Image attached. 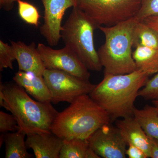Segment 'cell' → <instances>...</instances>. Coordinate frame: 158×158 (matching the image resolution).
<instances>
[{"mask_svg": "<svg viewBox=\"0 0 158 158\" xmlns=\"http://www.w3.org/2000/svg\"><path fill=\"white\" fill-rule=\"evenodd\" d=\"M19 130L17 120L11 114L0 111V132L6 133L16 131Z\"/></svg>", "mask_w": 158, "mask_h": 158, "instance_id": "obj_24", "label": "cell"}, {"mask_svg": "<svg viewBox=\"0 0 158 158\" xmlns=\"http://www.w3.org/2000/svg\"><path fill=\"white\" fill-rule=\"evenodd\" d=\"M134 117L148 136L158 139V112L155 106L146 105L141 110L135 108Z\"/></svg>", "mask_w": 158, "mask_h": 158, "instance_id": "obj_18", "label": "cell"}, {"mask_svg": "<svg viewBox=\"0 0 158 158\" xmlns=\"http://www.w3.org/2000/svg\"><path fill=\"white\" fill-rule=\"evenodd\" d=\"M149 76L140 69L124 74L104 75L89 94L107 113L111 121L132 117L138 92Z\"/></svg>", "mask_w": 158, "mask_h": 158, "instance_id": "obj_1", "label": "cell"}, {"mask_svg": "<svg viewBox=\"0 0 158 158\" xmlns=\"http://www.w3.org/2000/svg\"><path fill=\"white\" fill-rule=\"evenodd\" d=\"M141 45L158 49V32L144 21H138L134 35V47Z\"/></svg>", "mask_w": 158, "mask_h": 158, "instance_id": "obj_19", "label": "cell"}, {"mask_svg": "<svg viewBox=\"0 0 158 158\" xmlns=\"http://www.w3.org/2000/svg\"><path fill=\"white\" fill-rule=\"evenodd\" d=\"M63 140L51 132L27 135L26 144L36 158H59Z\"/></svg>", "mask_w": 158, "mask_h": 158, "instance_id": "obj_12", "label": "cell"}, {"mask_svg": "<svg viewBox=\"0 0 158 158\" xmlns=\"http://www.w3.org/2000/svg\"><path fill=\"white\" fill-rule=\"evenodd\" d=\"M15 60V55L11 45L0 40V71L4 69H13V62Z\"/></svg>", "mask_w": 158, "mask_h": 158, "instance_id": "obj_21", "label": "cell"}, {"mask_svg": "<svg viewBox=\"0 0 158 158\" xmlns=\"http://www.w3.org/2000/svg\"><path fill=\"white\" fill-rule=\"evenodd\" d=\"M44 7V23L40 33L49 45H57L61 38L62 23L65 11L77 6V0H41Z\"/></svg>", "mask_w": 158, "mask_h": 158, "instance_id": "obj_10", "label": "cell"}, {"mask_svg": "<svg viewBox=\"0 0 158 158\" xmlns=\"http://www.w3.org/2000/svg\"><path fill=\"white\" fill-rule=\"evenodd\" d=\"M141 0H77V7L95 23L112 27L135 17Z\"/></svg>", "mask_w": 158, "mask_h": 158, "instance_id": "obj_6", "label": "cell"}, {"mask_svg": "<svg viewBox=\"0 0 158 158\" xmlns=\"http://www.w3.org/2000/svg\"><path fill=\"white\" fill-rule=\"evenodd\" d=\"M152 103L153 104L154 106H155L158 112V99L152 100Z\"/></svg>", "mask_w": 158, "mask_h": 158, "instance_id": "obj_29", "label": "cell"}, {"mask_svg": "<svg viewBox=\"0 0 158 158\" xmlns=\"http://www.w3.org/2000/svg\"><path fill=\"white\" fill-rule=\"evenodd\" d=\"M133 52V58L140 69L149 74L156 73L158 70V49L138 45Z\"/></svg>", "mask_w": 158, "mask_h": 158, "instance_id": "obj_17", "label": "cell"}, {"mask_svg": "<svg viewBox=\"0 0 158 158\" xmlns=\"http://www.w3.org/2000/svg\"><path fill=\"white\" fill-rule=\"evenodd\" d=\"M141 21H144L150 27L154 29L158 32V16L148 18Z\"/></svg>", "mask_w": 158, "mask_h": 158, "instance_id": "obj_28", "label": "cell"}, {"mask_svg": "<svg viewBox=\"0 0 158 158\" xmlns=\"http://www.w3.org/2000/svg\"><path fill=\"white\" fill-rule=\"evenodd\" d=\"M16 0H0V7L7 11H11Z\"/></svg>", "mask_w": 158, "mask_h": 158, "instance_id": "obj_27", "label": "cell"}, {"mask_svg": "<svg viewBox=\"0 0 158 158\" xmlns=\"http://www.w3.org/2000/svg\"><path fill=\"white\" fill-rule=\"evenodd\" d=\"M116 126L127 146L139 148L150 158L149 138L134 116L117 119Z\"/></svg>", "mask_w": 158, "mask_h": 158, "instance_id": "obj_13", "label": "cell"}, {"mask_svg": "<svg viewBox=\"0 0 158 158\" xmlns=\"http://www.w3.org/2000/svg\"><path fill=\"white\" fill-rule=\"evenodd\" d=\"M43 77L50 93L51 102L55 104L61 102L71 103L79 97L89 94L96 85L55 69H46Z\"/></svg>", "mask_w": 158, "mask_h": 158, "instance_id": "obj_7", "label": "cell"}, {"mask_svg": "<svg viewBox=\"0 0 158 158\" xmlns=\"http://www.w3.org/2000/svg\"><path fill=\"white\" fill-rule=\"evenodd\" d=\"M158 16V0H141V7L135 17L143 21L150 17Z\"/></svg>", "mask_w": 158, "mask_h": 158, "instance_id": "obj_22", "label": "cell"}, {"mask_svg": "<svg viewBox=\"0 0 158 158\" xmlns=\"http://www.w3.org/2000/svg\"><path fill=\"white\" fill-rule=\"evenodd\" d=\"M97 28L84 11L75 7L62 26L61 34L65 46L79 57L88 70L100 71L103 66L94 38Z\"/></svg>", "mask_w": 158, "mask_h": 158, "instance_id": "obj_5", "label": "cell"}, {"mask_svg": "<svg viewBox=\"0 0 158 158\" xmlns=\"http://www.w3.org/2000/svg\"><path fill=\"white\" fill-rule=\"evenodd\" d=\"M37 49L46 69L62 71L86 81H89L90 73L81 60L70 48L65 46L54 49L42 43Z\"/></svg>", "mask_w": 158, "mask_h": 158, "instance_id": "obj_8", "label": "cell"}, {"mask_svg": "<svg viewBox=\"0 0 158 158\" xmlns=\"http://www.w3.org/2000/svg\"><path fill=\"white\" fill-rule=\"evenodd\" d=\"M148 138L150 147V158H158V139L150 137Z\"/></svg>", "mask_w": 158, "mask_h": 158, "instance_id": "obj_26", "label": "cell"}, {"mask_svg": "<svg viewBox=\"0 0 158 158\" xmlns=\"http://www.w3.org/2000/svg\"><path fill=\"white\" fill-rule=\"evenodd\" d=\"M111 122L107 113L89 94H84L58 113L51 131L63 140L87 139L97 130Z\"/></svg>", "mask_w": 158, "mask_h": 158, "instance_id": "obj_3", "label": "cell"}, {"mask_svg": "<svg viewBox=\"0 0 158 158\" xmlns=\"http://www.w3.org/2000/svg\"><path fill=\"white\" fill-rule=\"evenodd\" d=\"M90 147L87 139L73 138L63 140L59 158H100Z\"/></svg>", "mask_w": 158, "mask_h": 158, "instance_id": "obj_15", "label": "cell"}, {"mask_svg": "<svg viewBox=\"0 0 158 158\" xmlns=\"http://www.w3.org/2000/svg\"><path fill=\"white\" fill-rule=\"evenodd\" d=\"M13 80L37 101L51 102L50 93L43 76L19 70Z\"/></svg>", "mask_w": 158, "mask_h": 158, "instance_id": "obj_14", "label": "cell"}, {"mask_svg": "<svg viewBox=\"0 0 158 158\" xmlns=\"http://www.w3.org/2000/svg\"><path fill=\"white\" fill-rule=\"evenodd\" d=\"M87 140L94 151L101 158H126L127 144L118 128L110 123L97 130Z\"/></svg>", "mask_w": 158, "mask_h": 158, "instance_id": "obj_9", "label": "cell"}, {"mask_svg": "<svg viewBox=\"0 0 158 158\" xmlns=\"http://www.w3.org/2000/svg\"><path fill=\"white\" fill-rule=\"evenodd\" d=\"M51 103L34 100L15 82H1L0 106L11 112L19 129L27 136L52 132V125L59 112Z\"/></svg>", "mask_w": 158, "mask_h": 158, "instance_id": "obj_2", "label": "cell"}, {"mask_svg": "<svg viewBox=\"0 0 158 158\" xmlns=\"http://www.w3.org/2000/svg\"><path fill=\"white\" fill-rule=\"evenodd\" d=\"M156 73L152 78L148 80L144 88L140 89L138 96L147 100L158 99V70Z\"/></svg>", "mask_w": 158, "mask_h": 158, "instance_id": "obj_23", "label": "cell"}, {"mask_svg": "<svg viewBox=\"0 0 158 158\" xmlns=\"http://www.w3.org/2000/svg\"><path fill=\"white\" fill-rule=\"evenodd\" d=\"M4 143L6 145V158H30L33 156L27 151L25 141L27 135L22 130L12 133H3Z\"/></svg>", "mask_w": 158, "mask_h": 158, "instance_id": "obj_16", "label": "cell"}, {"mask_svg": "<svg viewBox=\"0 0 158 158\" xmlns=\"http://www.w3.org/2000/svg\"><path fill=\"white\" fill-rule=\"evenodd\" d=\"M128 148H127L126 154L129 158H148V156L146 154L137 146L133 145H128Z\"/></svg>", "mask_w": 158, "mask_h": 158, "instance_id": "obj_25", "label": "cell"}, {"mask_svg": "<svg viewBox=\"0 0 158 158\" xmlns=\"http://www.w3.org/2000/svg\"><path fill=\"white\" fill-rule=\"evenodd\" d=\"M138 21L135 17L112 27H98L105 36V43L98 51L104 75L124 74L138 69L132 48Z\"/></svg>", "mask_w": 158, "mask_h": 158, "instance_id": "obj_4", "label": "cell"}, {"mask_svg": "<svg viewBox=\"0 0 158 158\" xmlns=\"http://www.w3.org/2000/svg\"><path fill=\"white\" fill-rule=\"evenodd\" d=\"M16 2L20 18L27 23L38 27L40 15L37 8L31 3L23 0H16Z\"/></svg>", "mask_w": 158, "mask_h": 158, "instance_id": "obj_20", "label": "cell"}, {"mask_svg": "<svg viewBox=\"0 0 158 158\" xmlns=\"http://www.w3.org/2000/svg\"><path fill=\"white\" fill-rule=\"evenodd\" d=\"M19 70L43 76L46 69L35 43L27 45L20 41H11Z\"/></svg>", "mask_w": 158, "mask_h": 158, "instance_id": "obj_11", "label": "cell"}]
</instances>
